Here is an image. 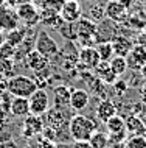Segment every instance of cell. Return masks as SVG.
I'll return each mask as SVG.
<instances>
[{
  "label": "cell",
  "mask_w": 146,
  "mask_h": 148,
  "mask_svg": "<svg viewBox=\"0 0 146 148\" xmlns=\"http://www.w3.org/2000/svg\"><path fill=\"white\" fill-rule=\"evenodd\" d=\"M69 131L73 140H89L90 136L96 131V123L87 115L76 114L72 115V119H70Z\"/></svg>",
  "instance_id": "1"
},
{
  "label": "cell",
  "mask_w": 146,
  "mask_h": 148,
  "mask_svg": "<svg viewBox=\"0 0 146 148\" xmlns=\"http://www.w3.org/2000/svg\"><path fill=\"white\" fill-rule=\"evenodd\" d=\"M37 89L33 78L26 75H13L8 78V94L13 97H23L30 98V95Z\"/></svg>",
  "instance_id": "2"
},
{
  "label": "cell",
  "mask_w": 146,
  "mask_h": 148,
  "mask_svg": "<svg viewBox=\"0 0 146 148\" xmlns=\"http://www.w3.org/2000/svg\"><path fill=\"white\" fill-rule=\"evenodd\" d=\"M45 114H47V123H48V126L56 130V133L61 130L69 128L72 115H70L67 108H56L54 106V108H50Z\"/></svg>",
  "instance_id": "3"
},
{
  "label": "cell",
  "mask_w": 146,
  "mask_h": 148,
  "mask_svg": "<svg viewBox=\"0 0 146 148\" xmlns=\"http://www.w3.org/2000/svg\"><path fill=\"white\" fill-rule=\"evenodd\" d=\"M106 128L109 133V142L117 143V142H124L128 139V133H126V123L124 117L120 114H115L106 122Z\"/></svg>",
  "instance_id": "4"
},
{
  "label": "cell",
  "mask_w": 146,
  "mask_h": 148,
  "mask_svg": "<svg viewBox=\"0 0 146 148\" xmlns=\"http://www.w3.org/2000/svg\"><path fill=\"white\" fill-rule=\"evenodd\" d=\"M30 101V114L44 115L50 109V97L45 89H36L28 98Z\"/></svg>",
  "instance_id": "5"
},
{
  "label": "cell",
  "mask_w": 146,
  "mask_h": 148,
  "mask_svg": "<svg viewBox=\"0 0 146 148\" xmlns=\"http://www.w3.org/2000/svg\"><path fill=\"white\" fill-rule=\"evenodd\" d=\"M34 50H37L41 55L50 58V56H54V55L59 51V45H58V42L48 34V31L41 30L39 34H37V38H36V41H34Z\"/></svg>",
  "instance_id": "6"
},
{
  "label": "cell",
  "mask_w": 146,
  "mask_h": 148,
  "mask_svg": "<svg viewBox=\"0 0 146 148\" xmlns=\"http://www.w3.org/2000/svg\"><path fill=\"white\" fill-rule=\"evenodd\" d=\"M59 16L62 22H78L82 17L81 3L78 0H64L62 6L59 8Z\"/></svg>",
  "instance_id": "7"
},
{
  "label": "cell",
  "mask_w": 146,
  "mask_h": 148,
  "mask_svg": "<svg viewBox=\"0 0 146 148\" xmlns=\"http://www.w3.org/2000/svg\"><path fill=\"white\" fill-rule=\"evenodd\" d=\"M44 119H42V115H26L25 119H23V137L26 139H31L34 137L36 134H41L42 130H44Z\"/></svg>",
  "instance_id": "8"
},
{
  "label": "cell",
  "mask_w": 146,
  "mask_h": 148,
  "mask_svg": "<svg viewBox=\"0 0 146 148\" xmlns=\"http://www.w3.org/2000/svg\"><path fill=\"white\" fill-rule=\"evenodd\" d=\"M126 62H128V69L140 70L146 64V49L140 44H134L132 50L126 56Z\"/></svg>",
  "instance_id": "9"
},
{
  "label": "cell",
  "mask_w": 146,
  "mask_h": 148,
  "mask_svg": "<svg viewBox=\"0 0 146 148\" xmlns=\"http://www.w3.org/2000/svg\"><path fill=\"white\" fill-rule=\"evenodd\" d=\"M17 17L19 21H22L23 23L26 25H34L36 22H39V11L37 8L30 2H23V3H19L17 10Z\"/></svg>",
  "instance_id": "10"
},
{
  "label": "cell",
  "mask_w": 146,
  "mask_h": 148,
  "mask_svg": "<svg viewBox=\"0 0 146 148\" xmlns=\"http://www.w3.org/2000/svg\"><path fill=\"white\" fill-rule=\"evenodd\" d=\"M78 61H79L81 67H84L87 70H93L101 59L98 56V51L95 47H82L81 51L78 53Z\"/></svg>",
  "instance_id": "11"
},
{
  "label": "cell",
  "mask_w": 146,
  "mask_h": 148,
  "mask_svg": "<svg viewBox=\"0 0 146 148\" xmlns=\"http://www.w3.org/2000/svg\"><path fill=\"white\" fill-rule=\"evenodd\" d=\"M19 17L17 13L11 8L0 6V31H11L14 28H19Z\"/></svg>",
  "instance_id": "12"
},
{
  "label": "cell",
  "mask_w": 146,
  "mask_h": 148,
  "mask_svg": "<svg viewBox=\"0 0 146 148\" xmlns=\"http://www.w3.org/2000/svg\"><path fill=\"white\" fill-rule=\"evenodd\" d=\"M25 64L30 70L39 73V72L47 69V66H48V58L44 56V55H41L37 50L33 49L31 51H28V53L25 55Z\"/></svg>",
  "instance_id": "13"
},
{
  "label": "cell",
  "mask_w": 146,
  "mask_h": 148,
  "mask_svg": "<svg viewBox=\"0 0 146 148\" xmlns=\"http://www.w3.org/2000/svg\"><path fill=\"white\" fill-rule=\"evenodd\" d=\"M104 13H106V17H107L110 22H115V23L124 22L126 17H128V10H126L118 0H115V2H107Z\"/></svg>",
  "instance_id": "14"
},
{
  "label": "cell",
  "mask_w": 146,
  "mask_h": 148,
  "mask_svg": "<svg viewBox=\"0 0 146 148\" xmlns=\"http://www.w3.org/2000/svg\"><path fill=\"white\" fill-rule=\"evenodd\" d=\"M90 103V95L86 89H72V95H70V108L73 111H82L89 106Z\"/></svg>",
  "instance_id": "15"
},
{
  "label": "cell",
  "mask_w": 146,
  "mask_h": 148,
  "mask_svg": "<svg viewBox=\"0 0 146 148\" xmlns=\"http://www.w3.org/2000/svg\"><path fill=\"white\" fill-rule=\"evenodd\" d=\"M124 123H126V133H128V136H146V125H145L143 119L129 114L124 119Z\"/></svg>",
  "instance_id": "16"
},
{
  "label": "cell",
  "mask_w": 146,
  "mask_h": 148,
  "mask_svg": "<svg viewBox=\"0 0 146 148\" xmlns=\"http://www.w3.org/2000/svg\"><path fill=\"white\" fill-rule=\"evenodd\" d=\"M96 117L101 120V122H107L110 117H113L115 114H118V109H117V105L113 101H110L109 98H104V100H100L96 106Z\"/></svg>",
  "instance_id": "17"
},
{
  "label": "cell",
  "mask_w": 146,
  "mask_h": 148,
  "mask_svg": "<svg viewBox=\"0 0 146 148\" xmlns=\"http://www.w3.org/2000/svg\"><path fill=\"white\" fill-rule=\"evenodd\" d=\"M110 42H112V49H113V55L115 56L126 58L134 47V42L131 39L124 38V36H115V38L110 39Z\"/></svg>",
  "instance_id": "18"
},
{
  "label": "cell",
  "mask_w": 146,
  "mask_h": 148,
  "mask_svg": "<svg viewBox=\"0 0 146 148\" xmlns=\"http://www.w3.org/2000/svg\"><path fill=\"white\" fill-rule=\"evenodd\" d=\"M70 95L72 89L69 86H56L53 89V101L56 108H70Z\"/></svg>",
  "instance_id": "19"
},
{
  "label": "cell",
  "mask_w": 146,
  "mask_h": 148,
  "mask_svg": "<svg viewBox=\"0 0 146 148\" xmlns=\"http://www.w3.org/2000/svg\"><path fill=\"white\" fill-rule=\"evenodd\" d=\"M39 22H42L45 27H50V28H59L62 25V19L59 16V11L53 10V8H45L39 14Z\"/></svg>",
  "instance_id": "20"
},
{
  "label": "cell",
  "mask_w": 146,
  "mask_h": 148,
  "mask_svg": "<svg viewBox=\"0 0 146 148\" xmlns=\"http://www.w3.org/2000/svg\"><path fill=\"white\" fill-rule=\"evenodd\" d=\"M93 72H95V77L98 79H101L104 84H113V83L117 81V78H118L117 75L110 70L109 62H106V61H100V62H98V66L93 69Z\"/></svg>",
  "instance_id": "21"
},
{
  "label": "cell",
  "mask_w": 146,
  "mask_h": 148,
  "mask_svg": "<svg viewBox=\"0 0 146 148\" xmlns=\"http://www.w3.org/2000/svg\"><path fill=\"white\" fill-rule=\"evenodd\" d=\"M10 112L16 115V117L25 119L26 115H30V101L28 98L23 97H14L13 101L10 105Z\"/></svg>",
  "instance_id": "22"
},
{
  "label": "cell",
  "mask_w": 146,
  "mask_h": 148,
  "mask_svg": "<svg viewBox=\"0 0 146 148\" xmlns=\"http://www.w3.org/2000/svg\"><path fill=\"white\" fill-rule=\"evenodd\" d=\"M95 49L98 51V56H100L101 61H106L109 62L115 55H113V49H112V42L110 41H103V42H98L95 45Z\"/></svg>",
  "instance_id": "23"
},
{
  "label": "cell",
  "mask_w": 146,
  "mask_h": 148,
  "mask_svg": "<svg viewBox=\"0 0 146 148\" xmlns=\"http://www.w3.org/2000/svg\"><path fill=\"white\" fill-rule=\"evenodd\" d=\"M104 10H106V5H101V3H98V2H93V3H90V8H89V11H87V19H90L92 22H101L103 19L106 17V13H104Z\"/></svg>",
  "instance_id": "24"
},
{
  "label": "cell",
  "mask_w": 146,
  "mask_h": 148,
  "mask_svg": "<svg viewBox=\"0 0 146 148\" xmlns=\"http://www.w3.org/2000/svg\"><path fill=\"white\" fill-rule=\"evenodd\" d=\"M59 33L64 39L69 41H75L78 39V28H76V22H62V25L59 27Z\"/></svg>",
  "instance_id": "25"
},
{
  "label": "cell",
  "mask_w": 146,
  "mask_h": 148,
  "mask_svg": "<svg viewBox=\"0 0 146 148\" xmlns=\"http://www.w3.org/2000/svg\"><path fill=\"white\" fill-rule=\"evenodd\" d=\"M92 148H109V134L103 133V131H95L89 139Z\"/></svg>",
  "instance_id": "26"
},
{
  "label": "cell",
  "mask_w": 146,
  "mask_h": 148,
  "mask_svg": "<svg viewBox=\"0 0 146 148\" xmlns=\"http://www.w3.org/2000/svg\"><path fill=\"white\" fill-rule=\"evenodd\" d=\"M109 67H110V70H112L117 77H121V75H124L126 70H128L126 58H123V56H113L109 61Z\"/></svg>",
  "instance_id": "27"
},
{
  "label": "cell",
  "mask_w": 146,
  "mask_h": 148,
  "mask_svg": "<svg viewBox=\"0 0 146 148\" xmlns=\"http://www.w3.org/2000/svg\"><path fill=\"white\" fill-rule=\"evenodd\" d=\"M23 39H25V31H23L22 28H14V30L8 31V34L5 36V42L16 47V49L23 42Z\"/></svg>",
  "instance_id": "28"
},
{
  "label": "cell",
  "mask_w": 146,
  "mask_h": 148,
  "mask_svg": "<svg viewBox=\"0 0 146 148\" xmlns=\"http://www.w3.org/2000/svg\"><path fill=\"white\" fill-rule=\"evenodd\" d=\"M126 148H146V136H129Z\"/></svg>",
  "instance_id": "29"
},
{
  "label": "cell",
  "mask_w": 146,
  "mask_h": 148,
  "mask_svg": "<svg viewBox=\"0 0 146 148\" xmlns=\"http://www.w3.org/2000/svg\"><path fill=\"white\" fill-rule=\"evenodd\" d=\"M131 114L135 115V117L143 119L145 115H146V105H145L143 101H141V100H137V101H134L132 106H131Z\"/></svg>",
  "instance_id": "30"
},
{
  "label": "cell",
  "mask_w": 146,
  "mask_h": 148,
  "mask_svg": "<svg viewBox=\"0 0 146 148\" xmlns=\"http://www.w3.org/2000/svg\"><path fill=\"white\" fill-rule=\"evenodd\" d=\"M16 47H13V45H10L8 42H5L2 47H0V58L2 59H11L16 55Z\"/></svg>",
  "instance_id": "31"
},
{
  "label": "cell",
  "mask_w": 146,
  "mask_h": 148,
  "mask_svg": "<svg viewBox=\"0 0 146 148\" xmlns=\"http://www.w3.org/2000/svg\"><path fill=\"white\" fill-rule=\"evenodd\" d=\"M113 89H115V94L118 95V97H123V95L128 92V89H129V84H128V81L126 79H118L117 78V81L113 83Z\"/></svg>",
  "instance_id": "32"
},
{
  "label": "cell",
  "mask_w": 146,
  "mask_h": 148,
  "mask_svg": "<svg viewBox=\"0 0 146 148\" xmlns=\"http://www.w3.org/2000/svg\"><path fill=\"white\" fill-rule=\"evenodd\" d=\"M36 148H58V145H54V142H50V140H47V139L42 137L41 140H39V143L36 145Z\"/></svg>",
  "instance_id": "33"
},
{
  "label": "cell",
  "mask_w": 146,
  "mask_h": 148,
  "mask_svg": "<svg viewBox=\"0 0 146 148\" xmlns=\"http://www.w3.org/2000/svg\"><path fill=\"white\" fill-rule=\"evenodd\" d=\"M72 148H92L89 140H73Z\"/></svg>",
  "instance_id": "34"
},
{
  "label": "cell",
  "mask_w": 146,
  "mask_h": 148,
  "mask_svg": "<svg viewBox=\"0 0 146 148\" xmlns=\"http://www.w3.org/2000/svg\"><path fill=\"white\" fill-rule=\"evenodd\" d=\"M0 92H8V78L0 77Z\"/></svg>",
  "instance_id": "35"
},
{
  "label": "cell",
  "mask_w": 146,
  "mask_h": 148,
  "mask_svg": "<svg viewBox=\"0 0 146 148\" xmlns=\"http://www.w3.org/2000/svg\"><path fill=\"white\" fill-rule=\"evenodd\" d=\"M140 100L146 105V81L140 86Z\"/></svg>",
  "instance_id": "36"
},
{
  "label": "cell",
  "mask_w": 146,
  "mask_h": 148,
  "mask_svg": "<svg viewBox=\"0 0 146 148\" xmlns=\"http://www.w3.org/2000/svg\"><path fill=\"white\" fill-rule=\"evenodd\" d=\"M110 148H126V140L124 142H117V143H112Z\"/></svg>",
  "instance_id": "37"
},
{
  "label": "cell",
  "mask_w": 146,
  "mask_h": 148,
  "mask_svg": "<svg viewBox=\"0 0 146 148\" xmlns=\"http://www.w3.org/2000/svg\"><path fill=\"white\" fill-rule=\"evenodd\" d=\"M139 72H140V75H141V78H143V79H145V81H146V64H145V66H143V67H141V69H140Z\"/></svg>",
  "instance_id": "38"
},
{
  "label": "cell",
  "mask_w": 146,
  "mask_h": 148,
  "mask_svg": "<svg viewBox=\"0 0 146 148\" xmlns=\"http://www.w3.org/2000/svg\"><path fill=\"white\" fill-rule=\"evenodd\" d=\"M3 44H5V36H3V34H2V31H0V47H2Z\"/></svg>",
  "instance_id": "39"
},
{
  "label": "cell",
  "mask_w": 146,
  "mask_h": 148,
  "mask_svg": "<svg viewBox=\"0 0 146 148\" xmlns=\"http://www.w3.org/2000/svg\"><path fill=\"white\" fill-rule=\"evenodd\" d=\"M81 2H84V3H93V2H96V0H81Z\"/></svg>",
  "instance_id": "40"
},
{
  "label": "cell",
  "mask_w": 146,
  "mask_h": 148,
  "mask_svg": "<svg viewBox=\"0 0 146 148\" xmlns=\"http://www.w3.org/2000/svg\"><path fill=\"white\" fill-rule=\"evenodd\" d=\"M5 2H6V0H0V6H3V5H5Z\"/></svg>",
  "instance_id": "41"
},
{
  "label": "cell",
  "mask_w": 146,
  "mask_h": 148,
  "mask_svg": "<svg viewBox=\"0 0 146 148\" xmlns=\"http://www.w3.org/2000/svg\"><path fill=\"white\" fill-rule=\"evenodd\" d=\"M143 122H145V125H146V115H145V117H143Z\"/></svg>",
  "instance_id": "42"
},
{
  "label": "cell",
  "mask_w": 146,
  "mask_h": 148,
  "mask_svg": "<svg viewBox=\"0 0 146 148\" xmlns=\"http://www.w3.org/2000/svg\"><path fill=\"white\" fill-rule=\"evenodd\" d=\"M107 2H115V0H107Z\"/></svg>",
  "instance_id": "43"
},
{
  "label": "cell",
  "mask_w": 146,
  "mask_h": 148,
  "mask_svg": "<svg viewBox=\"0 0 146 148\" xmlns=\"http://www.w3.org/2000/svg\"><path fill=\"white\" fill-rule=\"evenodd\" d=\"M25 148H33V147H25Z\"/></svg>",
  "instance_id": "44"
}]
</instances>
